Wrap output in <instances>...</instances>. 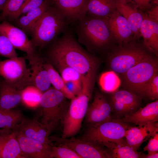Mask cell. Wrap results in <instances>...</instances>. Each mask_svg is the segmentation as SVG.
Here are the masks:
<instances>
[{
    "instance_id": "23",
    "label": "cell",
    "mask_w": 158,
    "mask_h": 158,
    "mask_svg": "<svg viewBox=\"0 0 158 158\" xmlns=\"http://www.w3.org/2000/svg\"><path fill=\"white\" fill-rule=\"evenodd\" d=\"M140 32L143 39L142 44L150 53L158 56V23L148 20L143 13Z\"/></svg>"
},
{
    "instance_id": "16",
    "label": "cell",
    "mask_w": 158,
    "mask_h": 158,
    "mask_svg": "<svg viewBox=\"0 0 158 158\" xmlns=\"http://www.w3.org/2000/svg\"><path fill=\"white\" fill-rule=\"evenodd\" d=\"M27 59L30 66L29 85L35 86L43 93L51 87V85L48 72L44 66V62L37 53Z\"/></svg>"
},
{
    "instance_id": "22",
    "label": "cell",
    "mask_w": 158,
    "mask_h": 158,
    "mask_svg": "<svg viewBox=\"0 0 158 158\" xmlns=\"http://www.w3.org/2000/svg\"><path fill=\"white\" fill-rule=\"evenodd\" d=\"M0 158H24L15 131L0 129Z\"/></svg>"
},
{
    "instance_id": "33",
    "label": "cell",
    "mask_w": 158,
    "mask_h": 158,
    "mask_svg": "<svg viewBox=\"0 0 158 158\" xmlns=\"http://www.w3.org/2000/svg\"><path fill=\"white\" fill-rule=\"evenodd\" d=\"M51 145L52 158H82L75 151L64 144L55 146L51 143Z\"/></svg>"
},
{
    "instance_id": "25",
    "label": "cell",
    "mask_w": 158,
    "mask_h": 158,
    "mask_svg": "<svg viewBox=\"0 0 158 158\" xmlns=\"http://www.w3.org/2000/svg\"><path fill=\"white\" fill-rule=\"evenodd\" d=\"M22 90L3 82L0 87V109L10 110L17 105L21 101Z\"/></svg>"
},
{
    "instance_id": "12",
    "label": "cell",
    "mask_w": 158,
    "mask_h": 158,
    "mask_svg": "<svg viewBox=\"0 0 158 158\" xmlns=\"http://www.w3.org/2000/svg\"><path fill=\"white\" fill-rule=\"evenodd\" d=\"M0 34L7 37L15 49L26 53L27 59L36 53L30 40L21 29L4 21L0 23Z\"/></svg>"
},
{
    "instance_id": "34",
    "label": "cell",
    "mask_w": 158,
    "mask_h": 158,
    "mask_svg": "<svg viewBox=\"0 0 158 158\" xmlns=\"http://www.w3.org/2000/svg\"><path fill=\"white\" fill-rule=\"evenodd\" d=\"M140 97H146L152 100L158 98V73L156 74L143 88Z\"/></svg>"
},
{
    "instance_id": "46",
    "label": "cell",
    "mask_w": 158,
    "mask_h": 158,
    "mask_svg": "<svg viewBox=\"0 0 158 158\" xmlns=\"http://www.w3.org/2000/svg\"><path fill=\"white\" fill-rule=\"evenodd\" d=\"M0 10H1V8H0Z\"/></svg>"
},
{
    "instance_id": "21",
    "label": "cell",
    "mask_w": 158,
    "mask_h": 158,
    "mask_svg": "<svg viewBox=\"0 0 158 158\" xmlns=\"http://www.w3.org/2000/svg\"><path fill=\"white\" fill-rule=\"evenodd\" d=\"M123 122H131L138 126L158 121V100L147 104L134 112L118 119Z\"/></svg>"
},
{
    "instance_id": "30",
    "label": "cell",
    "mask_w": 158,
    "mask_h": 158,
    "mask_svg": "<svg viewBox=\"0 0 158 158\" xmlns=\"http://www.w3.org/2000/svg\"><path fill=\"white\" fill-rule=\"evenodd\" d=\"M23 118L19 111L0 109V129L13 130Z\"/></svg>"
},
{
    "instance_id": "31",
    "label": "cell",
    "mask_w": 158,
    "mask_h": 158,
    "mask_svg": "<svg viewBox=\"0 0 158 158\" xmlns=\"http://www.w3.org/2000/svg\"><path fill=\"white\" fill-rule=\"evenodd\" d=\"M99 82L102 90L108 92H113L117 90L121 83L117 74L112 71L103 73Z\"/></svg>"
},
{
    "instance_id": "5",
    "label": "cell",
    "mask_w": 158,
    "mask_h": 158,
    "mask_svg": "<svg viewBox=\"0 0 158 158\" xmlns=\"http://www.w3.org/2000/svg\"><path fill=\"white\" fill-rule=\"evenodd\" d=\"M67 98L60 92L50 88L42 93L39 106L41 122L51 132L62 121L69 106Z\"/></svg>"
},
{
    "instance_id": "4",
    "label": "cell",
    "mask_w": 158,
    "mask_h": 158,
    "mask_svg": "<svg viewBox=\"0 0 158 158\" xmlns=\"http://www.w3.org/2000/svg\"><path fill=\"white\" fill-rule=\"evenodd\" d=\"M138 40L114 47L110 52L108 63L111 71L122 75L145 58L152 55Z\"/></svg>"
},
{
    "instance_id": "15",
    "label": "cell",
    "mask_w": 158,
    "mask_h": 158,
    "mask_svg": "<svg viewBox=\"0 0 158 158\" xmlns=\"http://www.w3.org/2000/svg\"><path fill=\"white\" fill-rule=\"evenodd\" d=\"M15 133L24 158H52L51 144L43 143Z\"/></svg>"
},
{
    "instance_id": "24",
    "label": "cell",
    "mask_w": 158,
    "mask_h": 158,
    "mask_svg": "<svg viewBox=\"0 0 158 158\" xmlns=\"http://www.w3.org/2000/svg\"><path fill=\"white\" fill-rule=\"evenodd\" d=\"M116 9L114 0H88L85 15L105 19Z\"/></svg>"
},
{
    "instance_id": "19",
    "label": "cell",
    "mask_w": 158,
    "mask_h": 158,
    "mask_svg": "<svg viewBox=\"0 0 158 158\" xmlns=\"http://www.w3.org/2000/svg\"><path fill=\"white\" fill-rule=\"evenodd\" d=\"M158 132V122H149L138 127H129L124 138L127 144L137 150L143 142Z\"/></svg>"
},
{
    "instance_id": "11",
    "label": "cell",
    "mask_w": 158,
    "mask_h": 158,
    "mask_svg": "<svg viewBox=\"0 0 158 158\" xmlns=\"http://www.w3.org/2000/svg\"><path fill=\"white\" fill-rule=\"evenodd\" d=\"M112 108L110 102L103 94L95 95L92 102L88 107L85 116L88 126H95L113 118Z\"/></svg>"
},
{
    "instance_id": "6",
    "label": "cell",
    "mask_w": 158,
    "mask_h": 158,
    "mask_svg": "<svg viewBox=\"0 0 158 158\" xmlns=\"http://www.w3.org/2000/svg\"><path fill=\"white\" fill-rule=\"evenodd\" d=\"M158 71L157 58L151 55L122 75L123 86L125 89L132 91L140 97L143 88Z\"/></svg>"
},
{
    "instance_id": "27",
    "label": "cell",
    "mask_w": 158,
    "mask_h": 158,
    "mask_svg": "<svg viewBox=\"0 0 158 158\" xmlns=\"http://www.w3.org/2000/svg\"><path fill=\"white\" fill-rule=\"evenodd\" d=\"M51 6L49 0H44L40 6L19 18L17 22L18 26L25 32L30 33L35 24Z\"/></svg>"
},
{
    "instance_id": "14",
    "label": "cell",
    "mask_w": 158,
    "mask_h": 158,
    "mask_svg": "<svg viewBox=\"0 0 158 158\" xmlns=\"http://www.w3.org/2000/svg\"><path fill=\"white\" fill-rule=\"evenodd\" d=\"M13 130L17 133L40 142L51 144L49 138L50 132L37 119L23 117Z\"/></svg>"
},
{
    "instance_id": "18",
    "label": "cell",
    "mask_w": 158,
    "mask_h": 158,
    "mask_svg": "<svg viewBox=\"0 0 158 158\" xmlns=\"http://www.w3.org/2000/svg\"><path fill=\"white\" fill-rule=\"evenodd\" d=\"M88 0H54L51 5L61 14L67 23H74L85 14Z\"/></svg>"
},
{
    "instance_id": "8",
    "label": "cell",
    "mask_w": 158,
    "mask_h": 158,
    "mask_svg": "<svg viewBox=\"0 0 158 158\" xmlns=\"http://www.w3.org/2000/svg\"><path fill=\"white\" fill-rule=\"evenodd\" d=\"M91 96V95L82 92L71 99L62 121L63 125L62 139L68 138L79 132L85 117Z\"/></svg>"
},
{
    "instance_id": "20",
    "label": "cell",
    "mask_w": 158,
    "mask_h": 158,
    "mask_svg": "<svg viewBox=\"0 0 158 158\" xmlns=\"http://www.w3.org/2000/svg\"><path fill=\"white\" fill-rule=\"evenodd\" d=\"M114 0L117 9L126 19L133 34L134 40H139L141 37L140 29L143 19V12L137 9L131 2L130 4L123 3L118 0Z\"/></svg>"
},
{
    "instance_id": "17",
    "label": "cell",
    "mask_w": 158,
    "mask_h": 158,
    "mask_svg": "<svg viewBox=\"0 0 158 158\" xmlns=\"http://www.w3.org/2000/svg\"><path fill=\"white\" fill-rule=\"evenodd\" d=\"M104 19L118 44L127 43L134 40L133 34L126 19L117 9Z\"/></svg>"
},
{
    "instance_id": "37",
    "label": "cell",
    "mask_w": 158,
    "mask_h": 158,
    "mask_svg": "<svg viewBox=\"0 0 158 158\" xmlns=\"http://www.w3.org/2000/svg\"><path fill=\"white\" fill-rule=\"evenodd\" d=\"M44 0H25L13 18H18L20 16L40 6Z\"/></svg>"
},
{
    "instance_id": "44",
    "label": "cell",
    "mask_w": 158,
    "mask_h": 158,
    "mask_svg": "<svg viewBox=\"0 0 158 158\" xmlns=\"http://www.w3.org/2000/svg\"><path fill=\"white\" fill-rule=\"evenodd\" d=\"M49 1L50 2L51 5V3H52V2H53V1L54 0H49Z\"/></svg>"
},
{
    "instance_id": "40",
    "label": "cell",
    "mask_w": 158,
    "mask_h": 158,
    "mask_svg": "<svg viewBox=\"0 0 158 158\" xmlns=\"http://www.w3.org/2000/svg\"><path fill=\"white\" fill-rule=\"evenodd\" d=\"M143 13L150 20L158 23V5L153 6Z\"/></svg>"
},
{
    "instance_id": "38",
    "label": "cell",
    "mask_w": 158,
    "mask_h": 158,
    "mask_svg": "<svg viewBox=\"0 0 158 158\" xmlns=\"http://www.w3.org/2000/svg\"><path fill=\"white\" fill-rule=\"evenodd\" d=\"M129 2L143 13L154 6L158 5V0H130Z\"/></svg>"
},
{
    "instance_id": "28",
    "label": "cell",
    "mask_w": 158,
    "mask_h": 158,
    "mask_svg": "<svg viewBox=\"0 0 158 158\" xmlns=\"http://www.w3.org/2000/svg\"><path fill=\"white\" fill-rule=\"evenodd\" d=\"M124 138L105 145L104 147L109 150L111 158H141L142 153L138 152L130 146Z\"/></svg>"
},
{
    "instance_id": "1",
    "label": "cell",
    "mask_w": 158,
    "mask_h": 158,
    "mask_svg": "<svg viewBox=\"0 0 158 158\" xmlns=\"http://www.w3.org/2000/svg\"><path fill=\"white\" fill-rule=\"evenodd\" d=\"M52 65L65 66L73 68L80 75L82 92L92 95L98 67V60L84 50L72 34L65 32L52 45L48 53Z\"/></svg>"
},
{
    "instance_id": "36",
    "label": "cell",
    "mask_w": 158,
    "mask_h": 158,
    "mask_svg": "<svg viewBox=\"0 0 158 158\" xmlns=\"http://www.w3.org/2000/svg\"><path fill=\"white\" fill-rule=\"evenodd\" d=\"M0 55L9 59L18 57L15 48L8 38L0 34Z\"/></svg>"
},
{
    "instance_id": "13",
    "label": "cell",
    "mask_w": 158,
    "mask_h": 158,
    "mask_svg": "<svg viewBox=\"0 0 158 158\" xmlns=\"http://www.w3.org/2000/svg\"><path fill=\"white\" fill-rule=\"evenodd\" d=\"M62 139L82 158H111L109 150L99 144L80 138Z\"/></svg>"
},
{
    "instance_id": "39",
    "label": "cell",
    "mask_w": 158,
    "mask_h": 158,
    "mask_svg": "<svg viewBox=\"0 0 158 158\" xmlns=\"http://www.w3.org/2000/svg\"><path fill=\"white\" fill-rule=\"evenodd\" d=\"M146 146L143 148L144 151H147L148 153L158 152V133L152 136Z\"/></svg>"
},
{
    "instance_id": "26",
    "label": "cell",
    "mask_w": 158,
    "mask_h": 158,
    "mask_svg": "<svg viewBox=\"0 0 158 158\" xmlns=\"http://www.w3.org/2000/svg\"><path fill=\"white\" fill-rule=\"evenodd\" d=\"M68 89L75 96L82 93L83 85L81 76L76 71L70 67L61 65H54Z\"/></svg>"
},
{
    "instance_id": "10",
    "label": "cell",
    "mask_w": 158,
    "mask_h": 158,
    "mask_svg": "<svg viewBox=\"0 0 158 158\" xmlns=\"http://www.w3.org/2000/svg\"><path fill=\"white\" fill-rule=\"evenodd\" d=\"M110 102L116 119L130 114L139 109L141 98L135 93L125 89L113 92Z\"/></svg>"
},
{
    "instance_id": "9",
    "label": "cell",
    "mask_w": 158,
    "mask_h": 158,
    "mask_svg": "<svg viewBox=\"0 0 158 158\" xmlns=\"http://www.w3.org/2000/svg\"><path fill=\"white\" fill-rule=\"evenodd\" d=\"M30 74L23 57L0 61V75L5 81L19 90L29 85Z\"/></svg>"
},
{
    "instance_id": "2",
    "label": "cell",
    "mask_w": 158,
    "mask_h": 158,
    "mask_svg": "<svg viewBox=\"0 0 158 158\" xmlns=\"http://www.w3.org/2000/svg\"><path fill=\"white\" fill-rule=\"evenodd\" d=\"M77 22L78 39L97 49L109 47L115 39L104 19L85 15Z\"/></svg>"
},
{
    "instance_id": "3",
    "label": "cell",
    "mask_w": 158,
    "mask_h": 158,
    "mask_svg": "<svg viewBox=\"0 0 158 158\" xmlns=\"http://www.w3.org/2000/svg\"><path fill=\"white\" fill-rule=\"evenodd\" d=\"M67 22L61 14L51 6L33 27L30 40L34 46L42 48L54 40L65 31Z\"/></svg>"
},
{
    "instance_id": "45",
    "label": "cell",
    "mask_w": 158,
    "mask_h": 158,
    "mask_svg": "<svg viewBox=\"0 0 158 158\" xmlns=\"http://www.w3.org/2000/svg\"><path fill=\"white\" fill-rule=\"evenodd\" d=\"M1 147L0 146V157L1 155Z\"/></svg>"
},
{
    "instance_id": "32",
    "label": "cell",
    "mask_w": 158,
    "mask_h": 158,
    "mask_svg": "<svg viewBox=\"0 0 158 158\" xmlns=\"http://www.w3.org/2000/svg\"><path fill=\"white\" fill-rule=\"evenodd\" d=\"M43 93L33 85H27L21 90V101L28 107H36L39 105Z\"/></svg>"
},
{
    "instance_id": "35",
    "label": "cell",
    "mask_w": 158,
    "mask_h": 158,
    "mask_svg": "<svg viewBox=\"0 0 158 158\" xmlns=\"http://www.w3.org/2000/svg\"><path fill=\"white\" fill-rule=\"evenodd\" d=\"M25 0H8L2 9L0 18L10 17L13 18Z\"/></svg>"
},
{
    "instance_id": "41",
    "label": "cell",
    "mask_w": 158,
    "mask_h": 158,
    "mask_svg": "<svg viewBox=\"0 0 158 158\" xmlns=\"http://www.w3.org/2000/svg\"><path fill=\"white\" fill-rule=\"evenodd\" d=\"M158 152L145 154L142 153L141 158H158Z\"/></svg>"
},
{
    "instance_id": "29",
    "label": "cell",
    "mask_w": 158,
    "mask_h": 158,
    "mask_svg": "<svg viewBox=\"0 0 158 158\" xmlns=\"http://www.w3.org/2000/svg\"><path fill=\"white\" fill-rule=\"evenodd\" d=\"M44 66L49 76L51 85L56 90L61 92L67 99H72L75 96L66 86L61 76L49 61L44 62Z\"/></svg>"
},
{
    "instance_id": "7",
    "label": "cell",
    "mask_w": 158,
    "mask_h": 158,
    "mask_svg": "<svg viewBox=\"0 0 158 158\" xmlns=\"http://www.w3.org/2000/svg\"><path fill=\"white\" fill-rule=\"evenodd\" d=\"M129 127L126 123L113 119L97 125L88 126L80 138L104 147L109 142L124 138Z\"/></svg>"
},
{
    "instance_id": "43",
    "label": "cell",
    "mask_w": 158,
    "mask_h": 158,
    "mask_svg": "<svg viewBox=\"0 0 158 158\" xmlns=\"http://www.w3.org/2000/svg\"><path fill=\"white\" fill-rule=\"evenodd\" d=\"M119 1L123 3H127L130 2V0H118Z\"/></svg>"
},
{
    "instance_id": "42",
    "label": "cell",
    "mask_w": 158,
    "mask_h": 158,
    "mask_svg": "<svg viewBox=\"0 0 158 158\" xmlns=\"http://www.w3.org/2000/svg\"><path fill=\"white\" fill-rule=\"evenodd\" d=\"M8 0H0V7L2 10Z\"/></svg>"
}]
</instances>
